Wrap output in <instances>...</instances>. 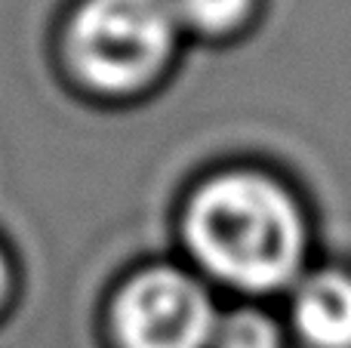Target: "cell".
I'll use <instances>...</instances> for the list:
<instances>
[{"mask_svg":"<svg viewBox=\"0 0 351 348\" xmlns=\"http://www.w3.org/2000/svg\"><path fill=\"white\" fill-rule=\"evenodd\" d=\"M185 244L225 287L271 293L296 281L308 232L299 203L259 173L204 182L185 210Z\"/></svg>","mask_w":351,"mask_h":348,"instance_id":"cell-1","label":"cell"},{"mask_svg":"<svg viewBox=\"0 0 351 348\" xmlns=\"http://www.w3.org/2000/svg\"><path fill=\"white\" fill-rule=\"evenodd\" d=\"M179 31L173 0H80L65 28V55L93 90L133 92L164 71Z\"/></svg>","mask_w":351,"mask_h":348,"instance_id":"cell-2","label":"cell"},{"mask_svg":"<svg viewBox=\"0 0 351 348\" xmlns=\"http://www.w3.org/2000/svg\"><path fill=\"white\" fill-rule=\"evenodd\" d=\"M216 321L206 290L179 269H148L130 277L111 308L121 348H206Z\"/></svg>","mask_w":351,"mask_h":348,"instance_id":"cell-3","label":"cell"},{"mask_svg":"<svg viewBox=\"0 0 351 348\" xmlns=\"http://www.w3.org/2000/svg\"><path fill=\"white\" fill-rule=\"evenodd\" d=\"M293 324L311 348H351V275L305 277L293 296Z\"/></svg>","mask_w":351,"mask_h":348,"instance_id":"cell-4","label":"cell"},{"mask_svg":"<svg viewBox=\"0 0 351 348\" xmlns=\"http://www.w3.org/2000/svg\"><path fill=\"white\" fill-rule=\"evenodd\" d=\"M182 28L206 37H222L253 16L256 0H173Z\"/></svg>","mask_w":351,"mask_h":348,"instance_id":"cell-5","label":"cell"},{"mask_svg":"<svg viewBox=\"0 0 351 348\" xmlns=\"http://www.w3.org/2000/svg\"><path fill=\"white\" fill-rule=\"evenodd\" d=\"M210 348H280V330L268 314L243 308L216 321Z\"/></svg>","mask_w":351,"mask_h":348,"instance_id":"cell-6","label":"cell"},{"mask_svg":"<svg viewBox=\"0 0 351 348\" xmlns=\"http://www.w3.org/2000/svg\"><path fill=\"white\" fill-rule=\"evenodd\" d=\"M6 290H10V269H6V259H3V253H0V306H3V299H6Z\"/></svg>","mask_w":351,"mask_h":348,"instance_id":"cell-7","label":"cell"}]
</instances>
